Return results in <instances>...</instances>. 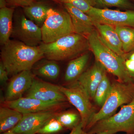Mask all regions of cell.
<instances>
[{
  "label": "cell",
  "instance_id": "obj_1",
  "mask_svg": "<svg viewBox=\"0 0 134 134\" xmlns=\"http://www.w3.org/2000/svg\"><path fill=\"white\" fill-rule=\"evenodd\" d=\"M1 57L9 75L14 76L31 70L44 56L39 46H30L18 40H10L2 46Z\"/></svg>",
  "mask_w": 134,
  "mask_h": 134
},
{
  "label": "cell",
  "instance_id": "obj_2",
  "mask_svg": "<svg viewBox=\"0 0 134 134\" xmlns=\"http://www.w3.org/2000/svg\"><path fill=\"white\" fill-rule=\"evenodd\" d=\"M44 58L55 61L74 59L90 49L88 38L76 33L63 36L52 43L38 46Z\"/></svg>",
  "mask_w": 134,
  "mask_h": 134
},
{
  "label": "cell",
  "instance_id": "obj_3",
  "mask_svg": "<svg viewBox=\"0 0 134 134\" xmlns=\"http://www.w3.org/2000/svg\"><path fill=\"white\" fill-rule=\"evenodd\" d=\"M87 38L90 49L93 53L96 61L103 66L106 71L116 76L118 81L132 82V77L125 67V60L103 43L96 30L93 31Z\"/></svg>",
  "mask_w": 134,
  "mask_h": 134
},
{
  "label": "cell",
  "instance_id": "obj_4",
  "mask_svg": "<svg viewBox=\"0 0 134 134\" xmlns=\"http://www.w3.org/2000/svg\"><path fill=\"white\" fill-rule=\"evenodd\" d=\"M134 99V84L132 82L113 83L104 104L99 111L92 115L85 130L87 132L98 121L113 115L119 107L129 104Z\"/></svg>",
  "mask_w": 134,
  "mask_h": 134
},
{
  "label": "cell",
  "instance_id": "obj_5",
  "mask_svg": "<svg viewBox=\"0 0 134 134\" xmlns=\"http://www.w3.org/2000/svg\"><path fill=\"white\" fill-rule=\"evenodd\" d=\"M87 132L90 134H115L120 132L134 134V99L122 105L117 113L96 122Z\"/></svg>",
  "mask_w": 134,
  "mask_h": 134
},
{
  "label": "cell",
  "instance_id": "obj_6",
  "mask_svg": "<svg viewBox=\"0 0 134 134\" xmlns=\"http://www.w3.org/2000/svg\"><path fill=\"white\" fill-rule=\"evenodd\" d=\"M42 42H54L60 38L75 33L70 15L64 8H50L41 26Z\"/></svg>",
  "mask_w": 134,
  "mask_h": 134
},
{
  "label": "cell",
  "instance_id": "obj_7",
  "mask_svg": "<svg viewBox=\"0 0 134 134\" xmlns=\"http://www.w3.org/2000/svg\"><path fill=\"white\" fill-rule=\"evenodd\" d=\"M61 91L68 101L73 105L81 115V123L85 130L94 112L90 98L86 91L77 81L67 86H59Z\"/></svg>",
  "mask_w": 134,
  "mask_h": 134
},
{
  "label": "cell",
  "instance_id": "obj_8",
  "mask_svg": "<svg viewBox=\"0 0 134 134\" xmlns=\"http://www.w3.org/2000/svg\"><path fill=\"white\" fill-rule=\"evenodd\" d=\"M11 36L31 47L38 46L42 42L41 27L28 19L24 13H15Z\"/></svg>",
  "mask_w": 134,
  "mask_h": 134
},
{
  "label": "cell",
  "instance_id": "obj_9",
  "mask_svg": "<svg viewBox=\"0 0 134 134\" xmlns=\"http://www.w3.org/2000/svg\"><path fill=\"white\" fill-rule=\"evenodd\" d=\"M93 21L117 26H128L134 28V10L125 11L107 8L92 7L86 13Z\"/></svg>",
  "mask_w": 134,
  "mask_h": 134
},
{
  "label": "cell",
  "instance_id": "obj_10",
  "mask_svg": "<svg viewBox=\"0 0 134 134\" xmlns=\"http://www.w3.org/2000/svg\"><path fill=\"white\" fill-rule=\"evenodd\" d=\"M66 103H46L37 99L25 97L12 101L4 100L2 105L24 114L49 111H60L65 107Z\"/></svg>",
  "mask_w": 134,
  "mask_h": 134
},
{
  "label": "cell",
  "instance_id": "obj_11",
  "mask_svg": "<svg viewBox=\"0 0 134 134\" xmlns=\"http://www.w3.org/2000/svg\"><path fill=\"white\" fill-rule=\"evenodd\" d=\"M26 97L32 98L46 103H62L68 101L61 91L60 86L34 77Z\"/></svg>",
  "mask_w": 134,
  "mask_h": 134
},
{
  "label": "cell",
  "instance_id": "obj_12",
  "mask_svg": "<svg viewBox=\"0 0 134 134\" xmlns=\"http://www.w3.org/2000/svg\"><path fill=\"white\" fill-rule=\"evenodd\" d=\"M59 112L49 111L23 114L21 120L10 131L16 134H37L40 129Z\"/></svg>",
  "mask_w": 134,
  "mask_h": 134
},
{
  "label": "cell",
  "instance_id": "obj_13",
  "mask_svg": "<svg viewBox=\"0 0 134 134\" xmlns=\"http://www.w3.org/2000/svg\"><path fill=\"white\" fill-rule=\"evenodd\" d=\"M34 77L31 70L23 71L14 76L7 88L5 101H12L23 97L24 92L30 88Z\"/></svg>",
  "mask_w": 134,
  "mask_h": 134
},
{
  "label": "cell",
  "instance_id": "obj_14",
  "mask_svg": "<svg viewBox=\"0 0 134 134\" xmlns=\"http://www.w3.org/2000/svg\"><path fill=\"white\" fill-rule=\"evenodd\" d=\"M63 5L70 15L75 33L88 38L96 29L91 17L69 3Z\"/></svg>",
  "mask_w": 134,
  "mask_h": 134
},
{
  "label": "cell",
  "instance_id": "obj_15",
  "mask_svg": "<svg viewBox=\"0 0 134 134\" xmlns=\"http://www.w3.org/2000/svg\"><path fill=\"white\" fill-rule=\"evenodd\" d=\"M106 74V70L96 61L93 66L84 72L77 80L91 98H93L96 90Z\"/></svg>",
  "mask_w": 134,
  "mask_h": 134
},
{
  "label": "cell",
  "instance_id": "obj_16",
  "mask_svg": "<svg viewBox=\"0 0 134 134\" xmlns=\"http://www.w3.org/2000/svg\"><path fill=\"white\" fill-rule=\"evenodd\" d=\"M94 23L96 30L103 43L115 53L124 59H127V54L123 51L122 43L115 27L109 25Z\"/></svg>",
  "mask_w": 134,
  "mask_h": 134
},
{
  "label": "cell",
  "instance_id": "obj_17",
  "mask_svg": "<svg viewBox=\"0 0 134 134\" xmlns=\"http://www.w3.org/2000/svg\"><path fill=\"white\" fill-rule=\"evenodd\" d=\"M90 57L89 53L85 52L71 60L68 64L66 69L65 81L71 83L76 81L84 72Z\"/></svg>",
  "mask_w": 134,
  "mask_h": 134
},
{
  "label": "cell",
  "instance_id": "obj_18",
  "mask_svg": "<svg viewBox=\"0 0 134 134\" xmlns=\"http://www.w3.org/2000/svg\"><path fill=\"white\" fill-rule=\"evenodd\" d=\"M14 8L7 7L0 9V43L2 46L10 40L12 35Z\"/></svg>",
  "mask_w": 134,
  "mask_h": 134
},
{
  "label": "cell",
  "instance_id": "obj_19",
  "mask_svg": "<svg viewBox=\"0 0 134 134\" xmlns=\"http://www.w3.org/2000/svg\"><path fill=\"white\" fill-rule=\"evenodd\" d=\"M23 117V114L18 111L2 105L0 108V133L12 130Z\"/></svg>",
  "mask_w": 134,
  "mask_h": 134
},
{
  "label": "cell",
  "instance_id": "obj_20",
  "mask_svg": "<svg viewBox=\"0 0 134 134\" xmlns=\"http://www.w3.org/2000/svg\"><path fill=\"white\" fill-rule=\"evenodd\" d=\"M50 8L45 3L36 1L23 8L25 16L41 27L46 19L47 12Z\"/></svg>",
  "mask_w": 134,
  "mask_h": 134
},
{
  "label": "cell",
  "instance_id": "obj_21",
  "mask_svg": "<svg viewBox=\"0 0 134 134\" xmlns=\"http://www.w3.org/2000/svg\"><path fill=\"white\" fill-rule=\"evenodd\" d=\"M33 72L34 75L46 79L55 80L59 75L60 67L55 61L45 60L42 61L34 69Z\"/></svg>",
  "mask_w": 134,
  "mask_h": 134
},
{
  "label": "cell",
  "instance_id": "obj_22",
  "mask_svg": "<svg viewBox=\"0 0 134 134\" xmlns=\"http://www.w3.org/2000/svg\"><path fill=\"white\" fill-rule=\"evenodd\" d=\"M54 117L65 129L70 131L81 122V118L79 113L74 111H60Z\"/></svg>",
  "mask_w": 134,
  "mask_h": 134
},
{
  "label": "cell",
  "instance_id": "obj_23",
  "mask_svg": "<svg viewBox=\"0 0 134 134\" xmlns=\"http://www.w3.org/2000/svg\"><path fill=\"white\" fill-rule=\"evenodd\" d=\"M122 44V49L126 54L134 49V28L128 26H115Z\"/></svg>",
  "mask_w": 134,
  "mask_h": 134
},
{
  "label": "cell",
  "instance_id": "obj_24",
  "mask_svg": "<svg viewBox=\"0 0 134 134\" xmlns=\"http://www.w3.org/2000/svg\"><path fill=\"white\" fill-rule=\"evenodd\" d=\"M111 85L105 74L98 85L93 98L98 105L102 107L104 104L111 91Z\"/></svg>",
  "mask_w": 134,
  "mask_h": 134
},
{
  "label": "cell",
  "instance_id": "obj_25",
  "mask_svg": "<svg viewBox=\"0 0 134 134\" xmlns=\"http://www.w3.org/2000/svg\"><path fill=\"white\" fill-rule=\"evenodd\" d=\"M96 4L95 8L115 7L127 10H134V3L129 0H93Z\"/></svg>",
  "mask_w": 134,
  "mask_h": 134
},
{
  "label": "cell",
  "instance_id": "obj_26",
  "mask_svg": "<svg viewBox=\"0 0 134 134\" xmlns=\"http://www.w3.org/2000/svg\"><path fill=\"white\" fill-rule=\"evenodd\" d=\"M65 129L54 117L48 121L37 134H62Z\"/></svg>",
  "mask_w": 134,
  "mask_h": 134
},
{
  "label": "cell",
  "instance_id": "obj_27",
  "mask_svg": "<svg viewBox=\"0 0 134 134\" xmlns=\"http://www.w3.org/2000/svg\"><path fill=\"white\" fill-rule=\"evenodd\" d=\"M62 3L70 4L86 14L92 7H96L93 0H62Z\"/></svg>",
  "mask_w": 134,
  "mask_h": 134
},
{
  "label": "cell",
  "instance_id": "obj_28",
  "mask_svg": "<svg viewBox=\"0 0 134 134\" xmlns=\"http://www.w3.org/2000/svg\"><path fill=\"white\" fill-rule=\"evenodd\" d=\"M36 0H7L8 5L11 7H25L32 4Z\"/></svg>",
  "mask_w": 134,
  "mask_h": 134
},
{
  "label": "cell",
  "instance_id": "obj_29",
  "mask_svg": "<svg viewBox=\"0 0 134 134\" xmlns=\"http://www.w3.org/2000/svg\"><path fill=\"white\" fill-rule=\"evenodd\" d=\"M8 74L2 62H0V81L1 84H5L8 80Z\"/></svg>",
  "mask_w": 134,
  "mask_h": 134
},
{
  "label": "cell",
  "instance_id": "obj_30",
  "mask_svg": "<svg viewBox=\"0 0 134 134\" xmlns=\"http://www.w3.org/2000/svg\"><path fill=\"white\" fill-rule=\"evenodd\" d=\"M125 66L127 71L132 77H134V60L131 59L125 60Z\"/></svg>",
  "mask_w": 134,
  "mask_h": 134
},
{
  "label": "cell",
  "instance_id": "obj_31",
  "mask_svg": "<svg viewBox=\"0 0 134 134\" xmlns=\"http://www.w3.org/2000/svg\"><path fill=\"white\" fill-rule=\"evenodd\" d=\"M69 134H90L85 131L83 128L81 122L77 126L71 130Z\"/></svg>",
  "mask_w": 134,
  "mask_h": 134
},
{
  "label": "cell",
  "instance_id": "obj_32",
  "mask_svg": "<svg viewBox=\"0 0 134 134\" xmlns=\"http://www.w3.org/2000/svg\"><path fill=\"white\" fill-rule=\"evenodd\" d=\"M8 5L7 0H0V9L7 7Z\"/></svg>",
  "mask_w": 134,
  "mask_h": 134
},
{
  "label": "cell",
  "instance_id": "obj_33",
  "mask_svg": "<svg viewBox=\"0 0 134 134\" xmlns=\"http://www.w3.org/2000/svg\"><path fill=\"white\" fill-rule=\"evenodd\" d=\"M1 134H16L12 132L11 131H8V132H4V133H2Z\"/></svg>",
  "mask_w": 134,
  "mask_h": 134
},
{
  "label": "cell",
  "instance_id": "obj_34",
  "mask_svg": "<svg viewBox=\"0 0 134 134\" xmlns=\"http://www.w3.org/2000/svg\"><path fill=\"white\" fill-rule=\"evenodd\" d=\"M129 59L134 60V53H133L131 55H130Z\"/></svg>",
  "mask_w": 134,
  "mask_h": 134
},
{
  "label": "cell",
  "instance_id": "obj_35",
  "mask_svg": "<svg viewBox=\"0 0 134 134\" xmlns=\"http://www.w3.org/2000/svg\"><path fill=\"white\" fill-rule=\"evenodd\" d=\"M51 1H53L54 2L58 3H62V0H51Z\"/></svg>",
  "mask_w": 134,
  "mask_h": 134
},
{
  "label": "cell",
  "instance_id": "obj_36",
  "mask_svg": "<svg viewBox=\"0 0 134 134\" xmlns=\"http://www.w3.org/2000/svg\"><path fill=\"white\" fill-rule=\"evenodd\" d=\"M130 1L132 2L133 3H134V0H129Z\"/></svg>",
  "mask_w": 134,
  "mask_h": 134
}]
</instances>
